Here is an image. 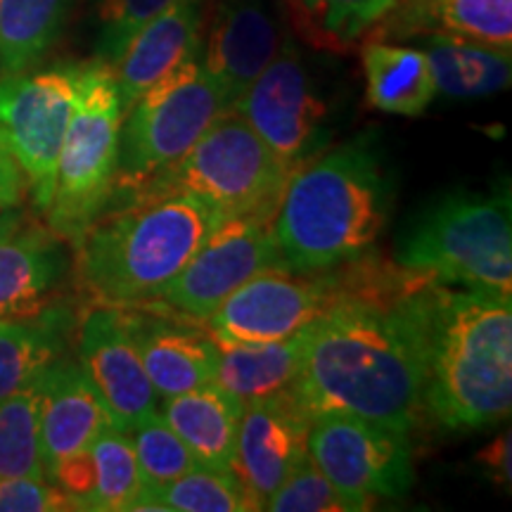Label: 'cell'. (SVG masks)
Wrapping results in <instances>:
<instances>
[{
    "instance_id": "29",
    "label": "cell",
    "mask_w": 512,
    "mask_h": 512,
    "mask_svg": "<svg viewBox=\"0 0 512 512\" xmlns=\"http://www.w3.org/2000/svg\"><path fill=\"white\" fill-rule=\"evenodd\" d=\"M0 477L46 479L38 439V387L0 401Z\"/></svg>"
},
{
    "instance_id": "38",
    "label": "cell",
    "mask_w": 512,
    "mask_h": 512,
    "mask_svg": "<svg viewBox=\"0 0 512 512\" xmlns=\"http://www.w3.org/2000/svg\"><path fill=\"white\" fill-rule=\"evenodd\" d=\"M22 226H24L22 207H5V204H0V240L8 238V235H12Z\"/></svg>"
},
{
    "instance_id": "6",
    "label": "cell",
    "mask_w": 512,
    "mask_h": 512,
    "mask_svg": "<svg viewBox=\"0 0 512 512\" xmlns=\"http://www.w3.org/2000/svg\"><path fill=\"white\" fill-rule=\"evenodd\" d=\"M399 264L437 283L512 292L508 195H458L434 204L403 238Z\"/></svg>"
},
{
    "instance_id": "21",
    "label": "cell",
    "mask_w": 512,
    "mask_h": 512,
    "mask_svg": "<svg viewBox=\"0 0 512 512\" xmlns=\"http://www.w3.org/2000/svg\"><path fill=\"white\" fill-rule=\"evenodd\" d=\"M62 242L41 226H22L0 240V320H34L48 313L67 273Z\"/></svg>"
},
{
    "instance_id": "13",
    "label": "cell",
    "mask_w": 512,
    "mask_h": 512,
    "mask_svg": "<svg viewBox=\"0 0 512 512\" xmlns=\"http://www.w3.org/2000/svg\"><path fill=\"white\" fill-rule=\"evenodd\" d=\"M273 221L275 214L223 219L171 280L159 302L195 323H204L223 299L256 273L285 266L275 242Z\"/></svg>"
},
{
    "instance_id": "17",
    "label": "cell",
    "mask_w": 512,
    "mask_h": 512,
    "mask_svg": "<svg viewBox=\"0 0 512 512\" xmlns=\"http://www.w3.org/2000/svg\"><path fill=\"white\" fill-rule=\"evenodd\" d=\"M36 387L41 460L50 482L64 460L91 446L110 427V418L88 375L72 358H55L36 380Z\"/></svg>"
},
{
    "instance_id": "3",
    "label": "cell",
    "mask_w": 512,
    "mask_h": 512,
    "mask_svg": "<svg viewBox=\"0 0 512 512\" xmlns=\"http://www.w3.org/2000/svg\"><path fill=\"white\" fill-rule=\"evenodd\" d=\"M389 216V188L368 138L294 169L275 211L283 264L318 273L363 259Z\"/></svg>"
},
{
    "instance_id": "35",
    "label": "cell",
    "mask_w": 512,
    "mask_h": 512,
    "mask_svg": "<svg viewBox=\"0 0 512 512\" xmlns=\"http://www.w3.org/2000/svg\"><path fill=\"white\" fill-rule=\"evenodd\" d=\"M74 510L72 501L48 479L0 477V512Z\"/></svg>"
},
{
    "instance_id": "18",
    "label": "cell",
    "mask_w": 512,
    "mask_h": 512,
    "mask_svg": "<svg viewBox=\"0 0 512 512\" xmlns=\"http://www.w3.org/2000/svg\"><path fill=\"white\" fill-rule=\"evenodd\" d=\"M283 41L271 0H221L200 60L233 105L278 55Z\"/></svg>"
},
{
    "instance_id": "14",
    "label": "cell",
    "mask_w": 512,
    "mask_h": 512,
    "mask_svg": "<svg viewBox=\"0 0 512 512\" xmlns=\"http://www.w3.org/2000/svg\"><path fill=\"white\" fill-rule=\"evenodd\" d=\"M79 366L98 392L114 430L131 432L159 408L124 309L93 304L79 330Z\"/></svg>"
},
{
    "instance_id": "5",
    "label": "cell",
    "mask_w": 512,
    "mask_h": 512,
    "mask_svg": "<svg viewBox=\"0 0 512 512\" xmlns=\"http://www.w3.org/2000/svg\"><path fill=\"white\" fill-rule=\"evenodd\" d=\"M121 117L124 107L112 64L102 60L83 64L57 162L53 200L46 211L48 228L64 242L76 245L112 197Z\"/></svg>"
},
{
    "instance_id": "16",
    "label": "cell",
    "mask_w": 512,
    "mask_h": 512,
    "mask_svg": "<svg viewBox=\"0 0 512 512\" xmlns=\"http://www.w3.org/2000/svg\"><path fill=\"white\" fill-rule=\"evenodd\" d=\"M128 332L159 399L214 380L219 344L200 323L152 304L124 309Z\"/></svg>"
},
{
    "instance_id": "7",
    "label": "cell",
    "mask_w": 512,
    "mask_h": 512,
    "mask_svg": "<svg viewBox=\"0 0 512 512\" xmlns=\"http://www.w3.org/2000/svg\"><path fill=\"white\" fill-rule=\"evenodd\" d=\"M292 174L247 119L226 107L183 159L145 183L188 192L221 219H233L275 214Z\"/></svg>"
},
{
    "instance_id": "39",
    "label": "cell",
    "mask_w": 512,
    "mask_h": 512,
    "mask_svg": "<svg viewBox=\"0 0 512 512\" xmlns=\"http://www.w3.org/2000/svg\"><path fill=\"white\" fill-rule=\"evenodd\" d=\"M3 323H10V320H0V325H3Z\"/></svg>"
},
{
    "instance_id": "20",
    "label": "cell",
    "mask_w": 512,
    "mask_h": 512,
    "mask_svg": "<svg viewBox=\"0 0 512 512\" xmlns=\"http://www.w3.org/2000/svg\"><path fill=\"white\" fill-rule=\"evenodd\" d=\"M74 510L128 512L143 494L131 434L105 427L93 444L57 467L50 479Z\"/></svg>"
},
{
    "instance_id": "4",
    "label": "cell",
    "mask_w": 512,
    "mask_h": 512,
    "mask_svg": "<svg viewBox=\"0 0 512 512\" xmlns=\"http://www.w3.org/2000/svg\"><path fill=\"white\" fill-rule=\"evenodd\" d=\"M512 406L510 292L439 290L432 309L425 408L448 430H479Z\"/></svg>"
},
{
    "instance_id": "36",
    "label": "cell",
    "mask_w": 512,
    "mask_h": 512,
    "mask_svg": "<svg viewBox=\"0 0 512 512\" xmlns=\"http://www.w3.org/2000/svg\"><path fill=\"white\" fill-rule=\"evenodd\" d=\"M24 197H27V181H24L22 169L17 166L3 131H0V204L22 207Z\"/></svg>"
},
{
    "instance_id": "19",
    "label": "cell",
    "mask_w": 512,
    "mask_h": 512,
    "mask_svg": "<svg viewBox=\"0 0 512 512\" xmlns=\"http://www.w3.org/2000/svg\"><path fill=\"white\" fill-rule=\"evenodd\" d=\"M202 0H176L145 24L112 64L124 112L164 76L200 55Z\"/></svg>"
},
{
    "instance_id": "9",
    "label": "cell",
    "mask_w": 512,
    "mask_h": 512,
    "mask_svg": "<svg viewBox=\"0 0 512 512\" xmlns=\"http://www.w3.org/2000/svg\"><path fill=\"white\" fill-rule=\"evenodd\" d=\"M79 64L0 76V131L27 181V195L46 214L57 162L74 112Z\"/></svg>"
},
{
    "instance_id": "27",
    "label": "cell",
    "mask_w": 512,
    "mask_h": 512,
    "mask_svg": "<svg viewBox=\"0 0 512 512\" xmlns=\"http://www.w3.org/2000/svg\"><path fill=\"white\" fill-rule=\"evenodd\" d=\"M62 356V325L55 313L0 325V401L22 392Z\"/></svg>"
},
{
    "instance_id": "26",
    "label": "cell",
    "mask_w": 512,
    "mask_h": 512,
    "mask_svg": "<svg viewBox=\"0 0 512 512\" xmlns=\"http://www.w3.org/2000/svg\"><path fill=\"white\" fill-rule=\"evenodd\" d=\"M72 0H0V72H27L60 36Z\"/></svg>"
},
{
    "instance_id": "30",
    "label": "cell",
    "mask_w": 512,
    "mask_h": 512,
    "mask_svg": "<svg viewBox=\"0 0 512 512\" xmlns=\"http://www.w3.org/2000/svg\"><path fill=\"white\" fill-rule=\"evenodd\" d=\"M128 434H131L133 451H136L143 491L162 489L164 484L174 482L197 465L190 448L171 430V425L159 411L140 420Z\"/></svg>"
},
{
    "instance_id": "34",
    "label": "cell",
    "mask_w": 512,
    "mask_h": 512,
    "mask_svg": "<svg viewBox=\"0 0 512 512\" xmlns=\"http://www.w3.org/2000/svg\"><path fill=\"white\" fill-rule=\"evenodd\" d=\"M176 0H100L98 19V55L102 62L114 64L126 43L145 27L150 19L164 12Z\"/></svg>"
},
{
    "instance_id": "2",
    "label": "cell",
    "mask_w": 512,
    "mask_h": 512,
    "mask_svg": "<svg viewBox=\"0 0 512 512\" xmlns=\"http://www.w3.org/2000/svg\"><path fill=\"white\" fill-rule=\"evenodd\" d=\"M223 219L183 190L114 188L74 245L76 283L98 306L152 304Z\"/></svg>"
},
{
    "instance_id": "28",
    "label": "cell",
    "mask_w": 512,
    "mask_h": 512,
    "mask_svg": "<svg viewBox=\"0 0 512 512\" xmlns=\"http://www.w3.org/2000/svg\"><path fill=\"white\" fill-rule=\"evenodd\" d=\"M133 510L247 512L256 508L233 470L195 465L162 489L143 491Z\"/></svg>"
},
{
    "instance_id": "12",
    "label": "cell",
    "mask_w": 512,
    "mask_h": 512,
    "mask_svg": "<svg viewBox=\"0 0 512 512\" xmlns=\"http://www.w3.org/2000/svg\"><path fill=\"white\" fill-rule=\"evenodd\" d=\"M235 107L278 159L299 169L328 145V105L313 86L309 69L292 38L249 83Z\"/></svg>"
},
{
    "instance_id": "11",
    "label": "cell",
    "mask_w": 512,
    "mask_h": 512,
    "mask_svg": "<svg viewBox=\"0 0 512 512\" xmlns=\"http://www.w3.org/2000/svg\"><path fill=\"white\" fill-rule=\"evenodd\" d=\"M344 299L337 275H294L273 266L242 283L204 320L219 344H259L309 328Z\"/></svg>"
},
{
    "instance_id": "1",
    "label": "cell",
    "mask_w": 512,
    "mask_h": 512,
    "mask_svg": "<svg viewBox=\"0 0 512 512\" xmlns=\"http://www.w3.org/2000/svg\"><path fill=\"white\" fill-rule=\"evenodd\" d=\"M430 275L392 294L349 297L311 325L292 396L309 418L344 413L399 434L425 408L432 309L441 287Z\"/></svg>"
},
{
    "instance_id": "25",
    "label": "cell",
    "mask_w": 512,
    "mask_h": 512,
    "mask_svg": "<svg viewBox=\"0 0 512 512\" xmlns=\"http://www.w3.org/2000/svg\"><path fill=\"white\" fill-rule=\"evenodd\" d=\"M363 72L370 105L380 112L420 117L437 95L425 50L368 43L363 48Z\"/></svg>"
},
{
    "instance_id": "8",
    "label": "cell",
    "mask_w": 512,
    "mask_h": 512,
    "mask_svg": "<svg viewBox=\"0 0 512 512\" xmlns=\"http://www.w3.org/2000/svg\"><path fill=\"white\" fill-rule=\"evenodd\" d=\"M226 107L228 95L200 55L147 88L121 117L114 188H133L174 166Z\"/></svg>"
},
{
    "instance_id": "32",
    "label": "cell",
    "mask_w": 512,
    "mask_h": 512,
    "mask_svg": "<svg viewBox=\"0 0 512 512\" xmlns=\"http://www.w3.org/2000/svg\"><path fill=\"white\" fill-rule=\"evenodd\" d=\"M264 510L271 512H358L323 470L306 456L278 489L268 496Z\"/></svg>"
},
{
    "instance_id": "37",
    "label": "cell",
    "mask_w": 512,
    "mask_h": 512,
    "mask_svg": "<svg viewBox=\"0 0 512 512\" xmlns=\"http://www.w3.org/2000/svg\"><path fill=\"white\" fill-rule=\"evenodd\" d=\"M486 470L494 475L501 484H510V432L498 437L489 448L479 453Z\"/></svg>"
},
{
    "instance_id": "33",
    "label": "cell",
    "mask_w": 512,
    "mask_h": 512,
    "mask_svg": "<svg viewBox=\"0 0 512 512\" xmlns=\"http://www.w3.org/2000/svg\"><path fill=\"white\" fill-rule=\"evenodd\" d=\"M299 5L318 36L337 46L361 36L394 8L396 0H299Z\"/></svg>"
},
{
    "instance_id": "15",
    "label": "cell",
    "mask_w": 512,
    "mask_h": 512,
    "mask_svg": "<svg viewBox=\"0 0 512 512\" xmlns=\"http://www.w3.org/2000/svg\"><path fill=\"white\" fill-rule=\"evenodd\" d=\"M309 427L311 418L292 389L245 403L230 470L256 510H264L268 496L309 456Z\"/></svg>"
},
{
    "instance_id": "24",
    "label": "cell",
    "mask_w": 512,
    "mask_h": 512,
    "mask_svg": "<svg viewBox=\"0 0 512 512\" xmlns=\"http://www.w3.org/2000/svg\"><path fill=\"white\" fill-rule=\"evenodd\" d=\"M434 91L451 100L489 98L510 86V48L491 46L458 34L427 38Z\"/></svg>"
},
{
    "instance_id": "10",
    "label": "cell",
    "mask_w": 512,
    "mask_h": 512,
    "mask_svg": "<svg viewBox=\"0 0 512 512\" xmlns=\"http://www.w3.org/2000/svg\"><path fill=\"white\" fill-rule=\"evenodd\" d=\"M306 453L323 475L368 510L375 498H401L413 486V456L408 434L344 413L311 420Z\"/></svg>"
},
{
    "instance_id": "23",
    "label": "cell",
    "mask_w": 512,
    "mask_h": 512,
    "mask_svg": "<svg viewBox=\"0 0 512 512\" xmlns=\"http://www.w3.org/2000/svg\"><path fill=\"white\" fill-rule=\"evenodd\" d=\"M313 325V323H311ZM309 328L285 339L259 344H219L214 382L242 403L264 399L292 389L302 373L306 347L311 339Z\"/></svg>"
},
{
    "instance_id": "22",
    "label": "cell",
    "mask_w": 512,
    "mask_h": 512,
    "mask_svg": "<svg viewBox=\"0 0 512 512\" xmlns=\"http://www.w3.org/2000/svg\"><path fill=\"white\" fill-rule=\"evenodd\" d=\"M162 401L164 420L190 448L195 463L230 470L245 403L214 380Z\"/></svg>"
},
{
    "instance_id": "31",
    "label": "cell",
    "mask_w": 512,
    "mask_h": 512,
    "mask_svg": "<svg viewBox=\"0 0 512 512\" xmlns=\"http://www.w3.org/2000/svg\"><path fill=\"white\" fill-rule=\"evenodd\" d=\"M422 12L448 34L510 48L512 0H422Z\"/></svg>"
}]
</instances>
